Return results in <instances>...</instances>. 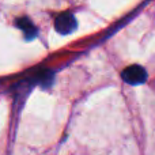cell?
Masks as SVG:
<instances>
[{
  "instance_id": "6da1fadb",
  "label": "cell",
  "mask_w": 155,
  "mask_h": 155,
  "mask_svg": "<svg viewBox=\"0 0 155 155\" xmlns=\"http://www.w3.org/2000/svg\"><path fill=\"white\" fill-rule=\"evenodd\" d=\"M121 78H123V80L125 83H128V84L137 86L147 80V71H146L142 65L134 64V65L127 67L125 70L123 71Z\"/></svg>"
},
{
  "instance_id": "7a4b0ae2",
  "label": "cell",
  "mask_w": 155,
  "mask_h": 155,
  "mask_svg": "<svg viewBox=\"0 0 155 155\" xmlns=\"http://www.w3.org/2000/svg\"><path fill=\"white\" fill-rule=\"evenodd\" d=\"M54 29L61 35H68L76 29V19L71 12H63L54 19Z\"/></svg>"
},
{
  "instance_id": "3957f363",
  "label": "cell",
  "mask_w": 155,
  "mask_h": 155,
  "mask_svg": "<svg viewBox=\"0 0 155 155\" xmlns=\"http://www.w3.org/2000/svg\"><path fill=\"white\" fill-rule=\"evenodd\" d=\"M15 26L22 30V33H23L26 40H34V38L37 37V33H38L37 27H35L34 23H33L29 18H26V16H21V18L16 19Z\"/></svg>"
}]
</instances>
